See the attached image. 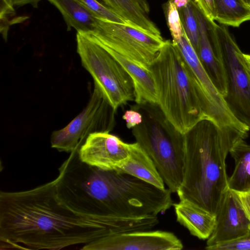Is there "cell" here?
<instances>
[{"instance_id": "obj_15", "label": "cell", "mask_w": 250, "mask_h": 250, "mask_svg": "<svg viewBox=\"0 0 250 250\" xmlns=\"http://www.w3.org/2000/svg\"><path fill=\"white\" fill-rule=\"evenodd\" d=\"M140 179L161 188L165 183L153 161L137 143L131 144L128 158L116 170Z\"/></svg>"}, {"instance_id": "obj_12", "label": "cell", "mask_w": 250, "mask_h": 250, "mask_svg": "<svg viewBox=\"0 0 250 250\" xmlns=\"http://www.w3.org/2000/svg\"><path fill=\"white\" fill-rule=\"evenodd\" d=\"M196 15L199 32L197 54L214 85L224 97L227 93L225 71L216 55L208 30L207 19L197 6Z\"/></svg>"}, {"instance_id": "obj_8", "label": "cell", "mask_w": 250, "mask_h": 250, "mask_svg": "<svg viewBox=\"0 0 250 250\" xmlns=\"http://www.w3.org/2000/svg\"><path fill=\"white\" fill-rule=\"evenodd\" d=\"M85 34L120 55L147 68H149L166 41L162 36L126 23L98 19L96 30Z\"/></svg>"}, {"instance_id": "obj_18", "label": "cell", "mask_w": 250, "mask_h": 250, "mask_svg": "<svg viewBox=\"0 0 250 250\" xmlns=\"http://www.w3.org/2000/svg\"><path fill=\"white\" fill-rule=\"evenodd\" d=\"M215 21L221 24L238 27L250 21V7L243 0H214Z\"/></svg>"}, {"instance_id": "obj_29", "label": "cell", "mask_w": 250, "mask_h": 250, "mask_svg": "<svg viewBox=\"0 0 250 250\" xmlns=\"http://www.w3.org/2000/svg\"><path fill=\"white\" fill-rule=\"evenodd\" d=\"M243 63L250 80V54L243 53Z\"/></svg>"}, {"instance_id": "obj_24", "label": "cell", "mask_w": 250, "mask_h": 250, "mask_svg": "<svg viewBox=\"0 0 250 250\" xmlns=\"http://www.w3.org/2000/svg\"><path fill=\"white\" fill-rule=\"evenodd\" d=\"M199 9L208 20L214 21L216 18V11L214 0H194Z\"/></svg>"}, {"instance_id": "obj_23", "label": "cell", "mask_w": 250, "mask_h": 250, "mask_svg": "<svg viewBox=\"0 0 250 250\" xmlns=\"http://www.w3.org/2000/svg\"><path fill=\"white\" fill-rule=\"evenodd\" d=\"M206 249L208 250H250V231L248 234L239 239L219 244Z\"/></svg>"}, {"instance_id": "obj_27", "label": "cell", "mask_w": 250, "mask_h": 250, "mask_svg": "<svg viewBox=\"0 0 250 250\" xmlns=\"http://www.w3.org/2000/svg\"><path fill=\"white\" fill-rule=\"evenodd\" d=\"M42 0H7L8 2L13 6H21L26 4H30L34 8L38 7V3Z\"/></svg>"}, {"instance_id": "obj_25", "label": "cell", "mask_w": 250, "mask_h": 250, "mask_svg": "<svg viewBox=\"0 0 250 250\" xmlns=\"http://www.w3.org/2000/svg\"><path fill=\"white\" fill-rule=\"evenodd\" d=\"M126 122V126L128 129H132L140 124L143 121L142 114L138 111L130 109L126 110L122 116Z\"/></svg>"}, {"instance_id": "obj_20", "label": "cell", "mask_w": 250, "mask_h": 250, "mask_svg": "<svg viewBox=\"0 0 250 250\" xmlns=\"http://www.w3.org/2000/svg\"><path fill=\"white\" fill-rule=\"evenodd\" d=\"M197 5L189 0L187 5L179 11L182 27L197 53L199 42V25L196 15Z\"/></svg>"}, {"instance_id": "obj_9", "label": "cell", "mask_w": 250, "mask_h": 250, "mask_svg": "<svg viewBox=\"0 0 250 250\" xmlns=\"http://www.w3.org/2000/svg\"><path fill=\"white\" fill-rule=\"evenodd\" d=\"M181 241L171 232L142 230L104 236L85 244L83 250H180Z\"/></svg>"}, {"instance_id": "obj_5", "label": "cell", "mask_w": 250, "mask_h": 250, "mask_svg": "<svg viewBox=\"0 0 250 250\" xmlns=\"http://www.w3.org/2000/svg\"><path fill=\"white\" fill-rule=\"evenodd\" d=\"M76 42L82 65L111 105L117 110L134 100L132 80L121 63L85 33L77 32Z\"/></svg>"}, {"instance_id": "obj_10", "label": "cell", "mask_w": 250, "mask_h": 250, "mask_svg": "<svg viewBox=\"0 0 250 250\" xmlns=\"http://www.w3.org/2000/svg\"><path fill=\"white\" fill-rule=\"evenodd\" d=\"M131 144L109 132L90 134L79 149L81 160L105 170H117L128 158Z\"/></svg>"}, {"instance_id": "obj_3", "label": "cell", "mask_w": 250, "mask_h": 250, "mask_svg": "<svg viewBox=\"0 0 250 250\" xmlns=\"http://www.w3.org/2000/svg\"><path fill=\"white\" fill-rule=\"evenodd\" d=\"M149 69L156 85L157 104L178 131L184 134L207 117L195 80L172 41L166 40Z\"/></svg>"}, {"instance_id": "obj_21", "label": "cell", "mask_w": 250, "mask_h": 250, "mask_svg": "<svg viewBox=\"0 0 250 250\" xmlns=\"http://www.w3.org/2000/svg\"><path fill=\"white\" fill-rule=\"evenodd\" d=\"M167 24L172 38V43L177 42L181 38L183 27L180 14L174 0H167L163 5Z\"/></svg>"}, {"instance_id": "obj_26", "label": "cell", "mask_w": 250, "mask_h": 250, "mask_svg": "<svg viewBox=\"0 0 250 250\" xmlns=\"http://www.w3.org/2000/svg\"><path fill=\"white\" fill-rule=\"evenodd\" d=\"M235 192L237 194L242 208L250 222V189L244 192Z\"/></svg>"}, {"instance_id": "obj_22", "label": "cell", "mask_w": 250, "mask_h": 250, "mask_svg": "<svg viewBox=\"0 0 250 250\" xmlns=\"http://www.w3.org/2000/svg\"><path fill=\"white\" fill-rule=\"evenodd\" d=\"M98 19L126 23L125 21L98 0H79Z\"/></svg>"}, {"instance_id": "obj_19", "label": "cell", "mask_w": 250, "mask_h": 250, "mask_svg": "<svg viewBox=\"0 0 250 250\" xmlns=\"http://www.w3.org/2000/svg\"><path fill=\"white\" fill-rule=\"evenodd\" d=\"M135 27L142 26L146 21V13L133 0H98Z\"/></svg>"}, {"instance_id": "obj_14", "label": "cell", "mask_w": 250, "mask_h": 250, "mask_svg": "<svg viewBox=\"0 0 250 250\" xmlns=\"http://www.w3.org/2000/svg\"><path fill=\"white\" fill-rule=\"evenodd\" d=\"M177 221L190 233L202 240L208 239L215 228L216 216L190 203H173Z\"/></svg>"}, {"instance_id": "obj_2", "label": "cell", "mask_w": 250, "mask_h": 250, "mask_svg": "<svg viewBox=\"0 0 250 250\" xmlns=\"http://www.w3.org/2000/svg\"><path fill=\"white\" fill-rule=\"evenodd\" d=\"M248 131L220 126L205 117L184 134L183 179L177 191L187 201L216 215L229 188L226 161L235 143L246 139Z\"/></svg>"}, {"instance_id": "obj_1", "label": "cell", "mask_w": 250, "mask_h": 250, "mask_svg": "<svg viewBox=\"0 0 250 250\" xmlns=\"http://www.w3.org/2000/svg\"><path fill=\"white\" fill-rule=\"evenodd\" d=\"M57 182L56 178L29 190L0 191V241L7 248L60 250L138 230L135 217L97 218L74 211L59 198Z\"/></svg>"}, {"instance_id": "obj_13", "label": "cell", "mask_w": 250, "mask_h": 250, "mask_svg": "<svg viewBox=\"0 0 250 250\" xmlns=\"http://www.w3.org/2000/svg\"><path fill=\"white\" fill-rule=\"evenodd\" d=\"M97 42L103 46L121 63L130 77L134 85V101L136 104H157V87L153 75L150 69L125 58L111 49Z\"/></svg>"}, {"instance_id": "obj_28", "label": "cell", "mask_w": 250, "mask_h": 250, "mask_svg": "<svg viewBox=\"0 0 250 250\" xmlns=\"http://www.w3.org/2000/svg\"><path fill=\"white\" fill-rule=\"evenodd\" d=\"M146 13L148 14L150 8L147 0H133Z\"/></svg>"}, {"instance_id": "obj_17", "label": "cell", "mask_w": 250, "mask_h": 250, "mask_svg": "<svg viewBox=\"0 0 250 250\" xmlns=\"http://www.w3.org/2000/svg\"><path fill=\"white\" fill-rule=\"evenodd\" d=\"M244 139L238 141L229 151L235 161L233 172L228 179V188L236 192L250 189V145Z\"/></svg>"}, {"instance_id": "obj_4", "label": "cell", "mask_w": 250, "mask_h": 250, "mask_svg": "<svg viewBox=\"0 0 250 250\" xmlns=\"http://www.w3.org/2000/svg\"><path fill=\"white\" fill-rule=\"evenodd\" d=\"M131 109L142 115L132 129L136 142L153 161L171 193L177 192L183 179L184 134L169 121L157 104H136Z\"/></svg>"}, {"instance_id": "obj_11", "label": "cell", "mask_w": 250, "mask_h": 250, "mask_svg": "<svg viewBox=\"0 0 250 250\" xmlns=\"http://www.w3.org/2000/svg\"><path fill=\"white\" fill-rule=\"evenodd\" d=\"M215 228L206 249L241 238L250 231V222L236 192L228 188L223 195L216 213Z\"/></svg>"}, {"instance_id": "obj_30", "label": "cell", "mask_w": 250, "mask_h": 250, "mask_svg": "<svg viewBox=\"0 0 250 250\" xmlns=\"http://www.w3.org/2000/svg\"><path fill=\"white\" fill-rule=\"evenodd\" d=\"M188 1L189 0H174V3L178 10L185 7Z\"/></svg>"}, {"instance_id": "obj_6", "label": "cell", "mask_w": 250, "mask_h": 250, "mask_svg": "<svg viewBox=\"0 0 250 250\" xmlns=\"http://www.w3.org/2000/svg\"><path fill=\"white\" fill-rule=\"evenodd\" d=\"M216 55L226 75L227 93L224 99L232 115L250 129V80L241 51L228 28L208 21Z\"/></svg>"}, {"instance_id": "obj_7", "label": "cell", "mask_w": 250, "mask_h": 250, "mask_svg": "<svg viewBox=\"0 0 250 250\" xmlns=\"http://www.w3.org/2000/svg\"><path fill=\"white\" fill-rule=\"evenodd\" d=\"M115 109L98 87L94 88L83 110L63 128L53 131L51 146L60 152L79 149L87 137L95 132H109L114 128Z\"/></svg>"}, {"instance_id": "obj_16", "label": "cell", "mask_w": 250, "mask_h": 250, "mask_svg": "<svg viewBox=\"0 0 250 250\" xmlns=\"http://www.w3.org/2000/svg\"><path fill=\"white\" fill-rule=\"evenodd\" d=\"M61 12L68 30L72 28L83 33L94 32L97 19L79 0H48Z\"/></svg>"}]
</instances>
